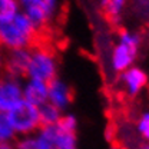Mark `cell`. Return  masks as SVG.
<instances>
[{
    "label": "cell",
    "mask_w": 149,
    "mask_h": 149,
    "mask_svg": "<svg viewBox=\"0 0 149 149\" xmlns=\"http://www.w3.org/2000/svg\"><path fill=\"white\" fill-rule=\"evenodd\" d=\"M37 30L33 22L19 12L16 16L0 23V46L9 52L32 49L36 46Z\"/></svg>",
    "instance_id": "1"
},
{
    "label": "cell",
    "mask_w": 149,
    "mask_h": 149,
    "mask_svg": "<svg viewBox=\"0 0 149 149\" xmlns=\"http://www.w3.org/2000/svg\"><path fill=\"white\" fill-rule=\"evenodd\" d=\"M76 128L73 115H62L57 123L42 126L36 132V149H77Z\"/></svg>",
    "instance_id": "2"
},
{
    "label": "cell",
    "mask_w": 149,
    "mask_h": 149,
    "mask_svg": "<svg viewBox=\"0 0 149 149\" xmlns=\"http://www.w3.org/2000/svg\"><path fill=\"white\" fill-rule=\"evenodd\" d=\"M141 46V37L135 32L123 30L120 32L118 43L115 45L111 55V68L113 72L122 73L126 69L132 68L138 50Z\"/></svg>",
    "instance_id": "3"
},
{
    "label": "cell",
    "mask_w": 149,
    "mask_h": 149,
    "mask_svg": "<svg viewBox=\"0 0 149 149\" xmlns=\"http://www.w3.org/2000/svg\"><path fill=\"white\" fill-rule=\"evenodd\" d=\"M56 74H57V59L55 53L45 46L32 47L26 77L49 83L56 79Z\"/></svg>",
    "instance_id": "4"
},
{
    "label": "cell",
    "mask_w": 149,
    "mask_h": 149,
    "mask_svg": "<svg viewBox=\"0 0 149 149\" xmlns=\"http://www.w3.org/2000/svg\"><path fill=\"white\" fill-rule=\"evenodd\" d=\"M7 116L15 133L20 136H30L42 128L39 108L26 100L20 102L15 109L7 113Z\"/></svg>",
    "instance_id": "5"
},
{
    "label": "cell",
    "mask_w": 149,
    "mask_h": 149,
    "mask_svg": "<svg viewBox=\"0 0 149 149\" xmlns=\"http://www.w3.org/2000/svg\"><path fill=\"white\" fill-rule=\"evenodd\" d=\"M17 3L20 12L30 19L37 29L46 26L59 9V0H17Z\"/></svg>",
    "instance_id": "6"
},
{
    "label": "cell",
    "mask_w": 149,
    "mask_h": 149,
    "mask_svg": "<svg viewBox=\"0 0 149 149\" xmlns=\"http://www.w3.org/2000/svg\"><path fill=\"white\" fill-rule=\"evenodd\" d=\"M23 102V83L20 79L4 74L0 76V112L9 113Z\"/></svg>",
    "instance_id": "7"
},
{
    "label": "cell",
    "mask_w": 149,
    "mask_h": 149,
    "mask_svg": "<svg viewBox=\"0 0 149 149\" xmlns=\"http://www.w3.org/2000/svg\"><path fill=\"white\" fill-rule=\"evenodd\" d=\"M73 100V92L68 83L60 79H53L47 83V102L59 111H66Z\"/></svg>",
    "instance_id": "8"
},
{
    "label": "cell",
    "mask_w": 149,
    "mask_h": 149,
    "mask_svg": "<svg viewBox=\"0 0 149 149\" xmlns=\"http://www.w3.org/2000/svg\"><path fill=\"white\" fill-rule=\"evenodd\" d=\"M30 60V49H19L12 50L4 57V72L9 76L22 79L27 73Z\"/></svg>",
    "instance_id": "9"
},
{
    "label": "cell",
    "mask_w": 149,
    "mask_h": 149,
    "mask_svg": "<svg viewBox=\"0 0 149 149\" xmlns=\"http://www.w3.org/2000/svg\"><path fill=\"white\" fill-rule=\"evenodd\" d=\"M120 80H122V86H123L125 92L129 96H136L146 86L148 74L145 73V70H142L141 68L132 66L129 69H126L125 72H122Z\"/></svg>",
    "instance_id": "10"
},
{
    "label": "cell",
    "mask_w": 149,
    "mask_h": 149,
    "mask_svg": "<svg viewBox=\"0 0 149 149\" xmlns=\"http://www.w3.org/2000/svg\"><path fill=\"white\" fill-rule=\"evenodd\" d=\"M23 100L40 108L47 102V83L42 80L27 79L23 83Z\"/></svg>",
    "instance_id": "11"
},
{
    "label": "cell",
    "mask_w": 149,
    "mask_h": 149,
    "mask_svg": "<svg viewBox=\"0 0 149 149\" xmlns=\"http://www.w3.org/2000/svg\"><path fill=\"white\" fill-rule=\"evenodd\" d=\"M40 112V120H42V126H50L59 122V119L62 118V111H59L53 105H50L49 102H46L45 105H42L39 108Z\"/></svg>",
    "instance_id": "12"
},
{
    "label": "cell",
    "mask_w": 149,
    "mask_h": 149,
    "mask_svg": "<svg viewBox=\"0 0 149 149\" xmlns=\"http://www.w3.org/2000/svg\"><path fill=\"white\" fill-rule=\"evenodd\" d=\"M20 12L17 0H0V23L6 22Z\"/></svg>",
    "instance_id": "13"
},
{
    "label": "cell",
    "mask_w": 149,
    "mask_h": 149,
    "mask_svg": "<svg viewBox=\"0 0 149 149\" xmlns=\"http://www.w3.org/2000/svg\"><path fill=\"white\" fill-rule=\"evenodd\" d=\"M16 133L12 128V123L9 120L7 113L0 112V143L1 142H12L15 139Z\"/></svg>",
    "instance_id": "14"
},
{
    "label": "cell",
    "mask_w": 149,
    "mask_h": 149,
    "mask_svg": "<svg viewBox=\"0 0 149 149\" xmlns=\"http://www.w3.org/2000/svg\"><path fill=\"white\" fill-rule=\"evenodd\" d=\"M125 4H126V0H103L102 1L103 10L112 19H118L120 16Z\"/></svg>",
    "instance_id": "15"
},
{
    "label": "cell",
    "mask_w": 149,
    "mask_h": 149,
    "mask_svg": "<svg viewBox=\"0 0 149 149\" xmlns=\"http://www.w3.org/2000/svg\"><path fill=\"white\" fill-rule=\"evenodd\" d=\"M138 132L145 138V141L149 143V112L143 113L138 122Z\"/></svg>",
    "instance_id": "16"
},
{
    "label": "cell",
    "mask_w": 149,
    "mask_h": 149,
    "mask_svg": "<svg viewBox=\"0 0 149 149\" xmlns=\"http://www.w3.org/2000/svg\"><path fill=\"white\" fill-rule=\"evenodd\" d=\"M15 149H36V141H35V136L30 135V136H22L16 142Z\"/></svg>",
    "instance_id": "17"
},
{
    "label": "cell",
    "mask_w": 149,
    "mask_h": 149,
    "mask_svg": "<svg viewBox=\"0 0 149 149\" xmlns=\"http://www.w3.org/2000/svg\"><path fill=\"white\" fill-rule=\"evenodd\" d=\"M0 149H15V145L12 142H1L0 143Z\"/></svg>",
    "instance_id": "18"
},
{
    "label": "cell",
    "mask_w": 149,
    "mask_h": 149,
    "mask_svg": "<svg viewBox=\"0 0 149 149\" xmlns=\"http://www.w3.org/2000/svg\"><path fill=\"white\" fill-rule=\"evenodd\" d=\"M3 68H4V56L0 53V70H1Z\"/></svg>",
    "instance_id": "19"
},
{
    "label": "cell",
    "mask_w": 149,
    "mask_h": 149,
    "mask_svg": "<svg viewBox=\"0 0 149 149\" xmlns=\"http://www.w3.org/2000/svg\"><path fill=\"white\" fill-rule=\"evenodd\" d=\"M141 149H149V143H145V145H142Z\"/></svg>",
    "instance_id": "20"
},
{
    "label": "cell",
    "mask_w": 149,
    "mask_h": 149,
    "mask_svg": "<svg viewBox=\"0 0 149 149\" xmlns=\"http://www.w3.org/2000/svg\"><path fill=\"white\" fill-rule=\"evenodd\" d=\"M111 149H119V148H116V146H113V148H111Z\"/></svg>",
    "instance_id": "21"
}]
</instances>
